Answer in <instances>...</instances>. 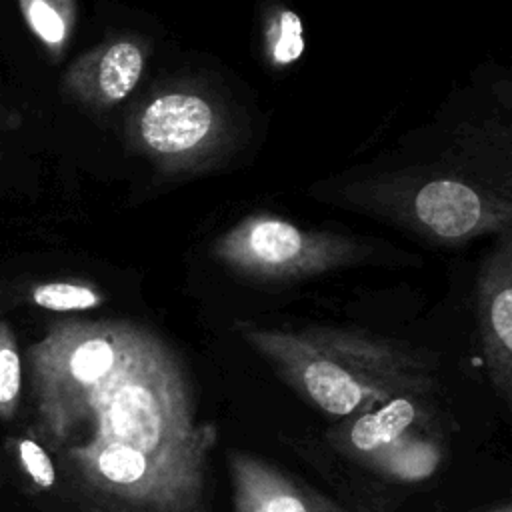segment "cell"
<instances>
[{"mask_svg": "<svg viewBox=\"0 0 512 512\" xmlns=\"http://www.w3.org/2000/svg\"><path fill=\"white\" fill-rule=\"evenodd\" d=\"M146 54L134 38H116L82 54L66 70L62 86L84 106L110 108L122 102L138 84Z\"/></svg>", "mask_w": 512, "mask_h": 512, "instance_id": "obj_9", "label": "cell"}, {"mask_svg": "<svg viewBox=\"0 0 512 512\" xmlns=\"http://www.w3.org/2000/svg\"><path fill=\"white\" fill-rule=\"evenodd\" d=\"M414 218L434 238L458 244L486 232H508V206L494 202L468 182L436 178L412 200Z\"/></svg>", "mask_w": 512, "mask_h": 512, "instance_id": "obj_7", "label": "cell"}, {"mask_svg": "<svg viewBox=\"0 0 512 512\" xmlns=\"http://www.w3.org/2000/svg\"><path fill=\"white\" fill-rule=\"evenodd\" d=\"M22 18L44 50L58 60L76 24V0H18Z\"/></svg>", "mask_w": 512, "mask_h": 512, "instance_id": "obj_12", "label": "cell"}, {"mask_svg": "<svg viewBox=\"0 0 512 512\" xmlns=\"http://www.w3.org/2000/svg\"><path fill=\"white\" fill-rule=\"evenodd\" d=\"M218 132L214 106L192 92L156 96L138 116L140 144L160 158H182L206 148Z\"/></svg>", "mask_w": 512, "mask_h": 512, "instance_id": "obj_8", "label": "cell"}, {"mask_svg": "<svg viewBox=\"0 0 512 512\" xmlns=\"http://www.w3.org/2000/svg\"><path fill=\"white\" fill-rule=\"evenodd\" d=\"M16 122H18V118L12 116V114L0 104V136H2L4 132H8L10 128H14Z\"/></svg>", "mask_w": 512, "mask_h": 512, "instance_id": "obj_18", "label": "cell"}, {"mask_svg": "<svg viewBox=\"0 0 512 512\" xmlns=\"http://www.w3.org/2000/svg\"><path fill=\"white\" fill-rule=\"evenodd\" d=\"M418 400L420 396H398L378 408L358 414L344 434L350 450L370 460L398 440L414 436L416 426L424 420Z\"/></svg>", "mask_w": 512, "mask_h": 512, "instance_id": "obj_11", "label": "cell"}, {"mask_svg": "<svg viewBox=\"0 0 512 512\" xmlns=\"http://www.w3.org/2000/svg\"><path fill=\"white\" fill-rule=\"evenodd\" d=\"M230 478L234 512H348L244 452H232Z\"/></svg>", "mask_w": 512, "mask_h": 512, "instance_id": "obj_10", "label": "cell"}, {"mask_svg": "<svg viewBox=\"0 0 512 512\" xmlns=\"http://www.w3.org/2000/svg\"><path fill=\"white\" fill-rule=\"evenodd\" d=\"M68 458L94 492L136 512H204L202 474L92 436L68 448Z\"/></svg>", "mask_w": 512, "mask_h": 512, "instance_id": "obj_5", "label": "cell"}, {"mask_svg": "<svg viewBox=\"0 0 512 512\" xmlns=\"http://www.w3.org/2000/svg\"><path fill=\"white\" fill-rule=\"evenodd\" d=\"M22 398V356L16 334L0 320V420H12Z\"/></svg>", "mask_w": 512, "mask_h": 512, "instance_id": "obj_16", "label": "cell"}, {"mask_svg": "<svg viewBox=\"0 0 512 512\" xmlns=\"http://www.w3.org/2000/svg\"><path fill=\"white\" fill-rule=\"evenodd\" d=\"M212 252L246 278L286 282L348 266L364 248L346 236L306 230L276 214H250L226 230Z\"/></svg>", "mask_w": 512, "mask_h": 512, "instance_id": "obj_4", "label": "cell"}, {"mask_svg": "<svg viewBox=\"0 0 512 512\" xmlns=\"http://www.w3.org/2000/svg\"><path fill=\"white\" fill-rule=\"evenodd\" d=\"M306 48L304 24L288 8H270L264 18V50L272 66L284 68L300 60Z\"/></svg>", "mask_w": 512, "mask_h": 512, "instance_id": "obj_14", "label": "cell"}, {"mask_svg": "<svg viewBox=\"0 0 512 512\" xmlns=\"http://www.w3.org/2000/svg\"><path fill=\"white\" fill-rule=\"evenodd\" d=\"M242 338L310 404L358 416L398 396H422L434 380L410 350L356 330L240 326Z\"/></svg>", "mask_w": 512, "mask_h": 512, "instance_id": "obj_1", "label": "cell"}, {"mask_svg": "<svg viewBox=\"0 0 512 512\" xmlns=\"http://www.w3.org/2000/svg\"><path fill=\"white\" fill-rule=\"evenodd\" d=\"M30 302L38 308L52 312H82L102 306L106 296L90 282L82 280H52L36 284L30 294Z\"/></svg>", "mask_w": 512, "mask_h": 512, "instance_id": "obj_15", "label": "cell"}, {"mask_svg": "<svg viewBox=\"0 0 512 512\" xmlns=\"http://www.w3.org/2000/svg\"><path fill=\"white\" fill-rule=\"evenodd\" d=\"M438 460V448L432 442L416 438V434L398 440L370 458L382 472L400 480H420L430 476L438 466Z\"/></svg>", "mask_w": 512, "mask_h": 512, "instance_id": "obj_13", "label": "cell"}, {"mask_svg": "<svg viewBox=\"0 0 512 512\" xmlns=\"http://www.w3.org/2000/svg\"><path fill=\"white\" fill-rule=\"evenodd\" d=\"M92 438L110 440L206 476L216 428L198 422L194 396L176 354L156 336L98 390Z\"/></svg>", "mask_w": 512, "mask_h": 512, "instance_id": "obj_2", "label": "cell"}, {"mask_svg": "<svg viewBox=\"0 0 512 512\" xmlns=\"http://www.w3.org/2000/svg\"><path fill=\"white\" fill-rule=\"evenodd\" d=\"M490 512H512V508L508 504H502V506H498V508H494Z\"/></svg>", "mask_w": 512, "mask_h": 512, "instance_id": "obj_19", "label": "cell"}, {"mask_svg": "<svg viewBox=\"0 0 512 512\" xmlns=\"http://www.w3.org/2000/svg\"><path fill=\"white\" fill-rule=\"evenodd\" d=\"M476 320L494 390L512 400V246L508 232L484 258L476 280Z\"/></svg>", "mask_w": 512, "mask_h": 512, "instance_id": "obj_6", "label": "cell"}, {"mask_svg": "<svg viewBox=\"0 0 512 512\" xmlns=\"http://www.w3.org/2000/svg\"><path fill=\"white\" fill-rule=\"evenodd\" d=\"M152 332L120 320H58L28 348L38 422L66 442L90 418L94 396L148 344Z\"/></svg>", "mask_w": 512, "mask_h": 512, "instance_id": "obj_3", "label": "cell"}, {"mask_svg": "<svg viewBox=\"0 0 512 512\" xmlns=\"http://www.w3.org/2000/svg\"><path fill=\"white\" fill-rule=\"evenodd\" d=\"M16 454L22 464V470L32 478V482L38 488H50L54 484V466L40 444H36L30 438H20L16 442Z\"/></svg>", "mask_w": 512, "mask_h": 512, "instance_id": "obj_17", "label": "cell"}]
</instances>
